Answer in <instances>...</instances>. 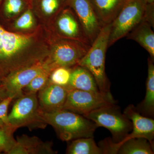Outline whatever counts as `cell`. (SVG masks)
<instances>
[{"label": "cell", "mask_w": 154, "mask_h": 154, "mask_svg": "<svg viewBox=\"0 0 154 154\" xmlns=\"http://www.w3.org/2000/svg\"><path fill=\"white\" fill-rule=\"evenodd\" d=\"M110 24L102 27L85 55L78 65L84 67L94 76L100 93L110 102L115 103L110 92V83L105 70V57L108 47Z\"/></svg>", "instance_id": "1"}, {"label": "cell", "mask_w": 154, "mask_h": 154, "mask_svg": "<svg viewBox=\"0 0 154 154\" xmlns=\"http://www.w3.org/2000/svg\"><path fill=\"white\" fill-rule=\"evenodd\" d=\"M47 125L53 127L60 139L63 141L82 137H94L99 127L85 116L69 110L61 109L51 113L42 112Z\"/></svg>", "instance_id": "2"}, {"label": "cell", "mask_w": 154, "mask_h": 154, "mask_svg": "<svg viewBox=\"0 0 154 154\" xmlns=\"http://www.w3.org/2000/svg\"><path fill=\"white\" fill-rule=\"evenodd\" d=\"M83 116L94 122L99 127L108 129L112 134L111 139L115 143L123 140L132 131L131 122L115 104L103 106Z\"/></svg>", "instance_id": "3"}, {"label": "cell", "mask_w": 154, "mask_h": 154, "mask_svg": "<svg viewBox=\"0 0 154 154\" xmlns=\"http://www.w3.org/2000/svg\"><path fill=\"white\" fill-rule=\"evenodd\" d=\"M36 94H23L17 99L8 115L9 123L16 130L26 127L30 130L45 128Z\"/></svg>", "instance_id": "4"}, {"label": "cell", "mask_w": 154, "mask_h": 154, "mask_svg": "<svg viewBox=\"0 0 154 154\" xmlns=\"http://www.w3.org/2000/svg\"><path fill=\"white\" fill-rule=\"evenodd\" d=\"M144 0H125L116 18L110 24L108 47L126 36L145 17Z\"/></svg>", "instance_id": "5"}, {"label": "cell", "mask_w": 154, "mask_h": 154, "mask_svg": "<svg viewBox=\"0 0 154 154\" xmlns=\"http://www.w3.org/2000/svg\"><path fill=\"white\" fill-rule=\"evenodd\" d=\"M91 46L79 41L61 42L54 47L49 61L45 63L51 72L59 67L78 65Z\"/></svg>", "instance_id": "6"}, {"label": "cell", "mask_w": 154, "mask_h": 154, "mask_svg": "<svg viewBox=\"0 0 154 154\" xmlns=\"http://www.w3.org/2000/svg\"><path fill=\"white\" fill-rule=\"evenodd\" d=\"M111 104L100 93L70 89L63 109L84 116Z\"/></svg>", "instance_id": "7"}, {"label": "cell", "mask_w": 154, "mask_h": 154, "mask_svg": "<svg viewBox=\"0 0 154 154\" xmlns=\"http://www.w3.org/2000/svg\"><path fill=\"white\" fill-rule=\"evenodd\" d=\"M47 68L44 62L39 61L10 73L3 82L8 96L17 99L22 96L23 89Z\"/></svg>", "instance_id": "8"}, {"label": "cell", "mask_w": 154, "mask_h": 154, "mask_svg": "<svg viewBox=\"0 0 154 154\" xmlns=\"http://www.w3.org/2000/svg\"><path fill=\"white\" fill-rule=\"evenodd\" d=\"M67 5L73 9L86 37L91 45L103 25L96 16L89 0H68Z\"/></svg>", "instance_id": "9"}, {"label": "cell", "mask_w": 154, "mask_h": 154, "mask_svg": "<svg viewBox=\"0 0 154 154\" xmlns=\"http://www.w3.org/2000/svg\"><path fill=\"white\" fill-rule=\"evenodd\" d=\"M123 113L131 122L132 129L126 137L119 142V144L130 139L142 137L146 139L154 146V120L152 118L141 114L131 104L125 108Z\"/></svg>", "instance_id": "10"}, {"label": "cell", "mask_w": 154, "mask_h": 154, "mask_svg": "<svg viewBox=\"0 0 154 154\" xmlns=\"http://www.w3.org/2000/svg\"><path fill=\"white\" fill-rule=\"evenodd\" d=\"M69 89L48 82L38 92L39 108L42 112L51 113L63 109Z\"/></svg>", "instance_id": "11"}, {"label": "cell", "mask_w": 154, "mask_h": 154, "mask_svg": "<svg viewBox=\"0 0 154 154\" xmlns=\"http://www.w3.org/2000/svg\"><path fill=\"white\" fill-rule=\"evenodd\" d=\"M16 145L9 154H55L52 141H43L36 136H17Z\"/></svg>", "instance_id": "12"}, {"label": "cell", "mask_w": 154, "mask_h": 154, "mask_svg": "<svg viewBox=\"0 0 154 154\" xmlns=\"http://www.w3.org/2000/svg\"><path fill=\"white\" fill-rule=\"evenodd\" d=\"M57 26L62 36L91 45L79 19L69 9H64L61 13L57 21Z\"/></svg>", "instance_id": "13"}, {"label": "cell", "mask_w": 154, "mask_h": 154, "mask_svg": "<svg viewBox=\"0 0 154 154\" xmlns=\"http://www.w3.org/2000/svg\"><path fill=\"white\" fill-rule=\"evenodd\" d=\"M103 26L113 22L125 0H89Z\"/></svg>", "instance_id": "14"}, {"label": "cell", "mask_w": 154, "mask_h": 154, "mask_svg": "<svg viewBox=\"0 0 154 154\" xmlns=\"http://www.w3.org/2000/svg\"><path fill=\"white\" fill-rule=\"evenodd\" d=\"M152 26L143 20L127 35L128 39L134 40L147 51L150 57L154 60V33Z\"/></svg>", "instance_id": "15"}, {"label": "cell", "mask_w": 154, "mask_h": 154, "mask_svg": "<svg viewBox=\"0 0 154 154\" xmlns=\"http://www.w3.org/2000/svg\"><path fill=\"white\" fill-rule=\"evenodd\" d=\"M67 88L95 93H100L92 74L84 67L77 65L72 70Z\"/></svg>", "instance_id": "16"}, {"label": "cell", "mask_w": 154, "mask_h": 154, "mask_svg": "<svg viewBox=\"0 0 154 154\" xmlns=\"http://www.w3.org/2000/svg\"><path fill=\"white\" fill-rule=\"evenodd\" d=\"M148 76L146 82L145 97L136 107L142 115L153 118L154 116V60H148Z\"/></svg>", "instance_id": "17"}, {"label": "cell", "mask_w": 154, "mask_h": 154, "mask_svg": "<svg viewBox=\"0 0 154 154\" xmlns=\"http://www.w3.org/2000/svg\"><path fill=\"white\" fill-rule=\"evenodd\" d=\"M11 35L12 32L7 31L0 25V83L8 76L6 69H10Z\"/></svg>", "instance_id": "18"}, {"label": "cell", "mask_w": 154, "mask_h": 154, "mask_svg": "<svg viewBox=\"0 0 154 154\" xmlns=\"http://www.w3.org/2000/svg\"><path fill=\"white\" fill-rule=\"evenodd\" d=\"M117 154H153L154 146L144 138H134L121 143Z\"/></svg>", "instance_id": "19"}, {"label": "cell", "mask_w": 154, "mask_h": 154, "mask_svg": "<svg viewBox=\"0 0 154 154\" xmlns=\"http://www.w3.org/2000/svg\"><path fill=\"white\" fill-rule=\"evenodd\" d=\"M68 154H103L94 137H82L72 140L67 148Z\"/></svg>", "instance_id": "20"}, {"label": "cell", "mask_w": 154, "mask_h": 154, "mask_svg": "<svg viewBox=\"0 0 154 154\" xmlns=\"http://www.w3.org/2000/svg\"><path fill=\"white\" fill-rule=\"evenodd\" d=\"M16 130L11 126L0 127V150L2 152L9 154L16 145L17 141L14 137Z\"/></svg>", "instance_id": "21"}, {"label": "cell", "mask_w": 154, "mask_h": 154, "mask_svg": "<svg viewBox=\"0 0 154 154\" xmlns=\"http://www.w3.org/2000/svg\"><path fill=\"white\" fill-rule=\"evenodd\" d=\"M51 72V71L49 69H45L23 89V94H37L47 84Z\"/></svg>", "instance_id": "22"}, {"label": "cell", "mask_w": 154, "mask_h": 154, "mask_svg": "<svg viewBox=\"0 0 154 154\" xmlns=\"http://www.w3.org/2000/svg\"><path fill=\"white\" fill-rule=\"evenodd\" d=\"M72 70L69 67H59L54 69L50 75L48 82L57 85L67 87Z\"/></svg>", "instance_id": "23"}, {"label": "cell", "mask_w": 154, "mask_h": 154, "mask_svg": "<svg viewBox=\"0 0 154 154\" xmlns=\"http://www.w3.org/2000/svg\"><path fill=\"white\" fill-rule=\"evenodd\" d=\"M26 5V0H4L3 9L8 16H14L22 11Z\"/></svg>", "instance_id": "24"}, {"label": "cell", "mask_w": 154, "mask_h": 154, "mask_svg": "<svg viewBox=\"0 0 154 154\" xmlns=\"http://www.w3.org/2000/svg\"><path fill=\"white\" fill-rule=\"evenodd\" d=\"M34 22V18L32 12L28 9L17 19L15 23V26L18 29L27 30L33 27Z\"/></svg>", "instance_id": "25"}, {"label": "cell", "mask_w": 154, "mask_h": 154, "mask_svg": "<svg viewBox=\"0 0 154 154\" xmlns=\"http://www.w3.org/2000/svg\"><path fill=\"white\" fill-rule=\"evenodd\" d=\"M14 98L8 96L0 102V126H11L9 123L8 109Z\"/></svg>", "instance_id": "26"}, {"label": "cell", "mask_w": 154, "mask_h": 154, "mask_svg": "<svg viewBox=\"0 0 154 154\" xmlns=\"http://www.w3.org/2000/svg\"><path fill=\"white\" fill-rule=\"evenodd\" d=\"M8 96L5 85L3 83L0 84V102Z\"/></svg>", "instance_id": "27"}, {"label": "cell", "mask_w": 154, "mask_h": 154, "mask_svg": "<svg viewBox=\"0 0 154 154\" xmlns=\"http://www.w3.org/2000/svg\"><path fill=\"white\" fill-rule=\"evenodd\" d=\"M146 5H154V0H144Z\"/></svg>", "instance_id": "28"}, {"label": "cell", "mask_w": 154, "mask_h": 154, "mask_svg": "<svg viewBox=\"0 0 154 154\" xmlns=\"http://www.w3.org/2000/svg\"><path fill=\"white\" fill-rule=\"evenodd\" d=\"M3 1V0H0V3L2 2Z\"/></svg>", "instance_id": "29"}, {"label": "cell", "mask_w": 154, "mask_h": 154, "mask_svg": "<svg viewBox=\"0 0 154 154\" xmlns=\"http://www.w3.org/2000/svg\"><path fill=\"white\" fill-rule=\"evenodd\" d=\"M2 152V151H1V150H0V153H1Z\"/></svg>", "instance_id": "30"}, {"label": "cell", "mask_w": 154, "mask_h": 154, "mask_svg": "<svg viewBox=\"0 0 154 154\" xmlns=\"http://www.w3.org/2000/svg\"><path fill=\"white\" fill-rule=\"evenodd\" d=\"M1 127V126H0V127Z\"/></svg>", "instance_id": "31"}]
</instances>
